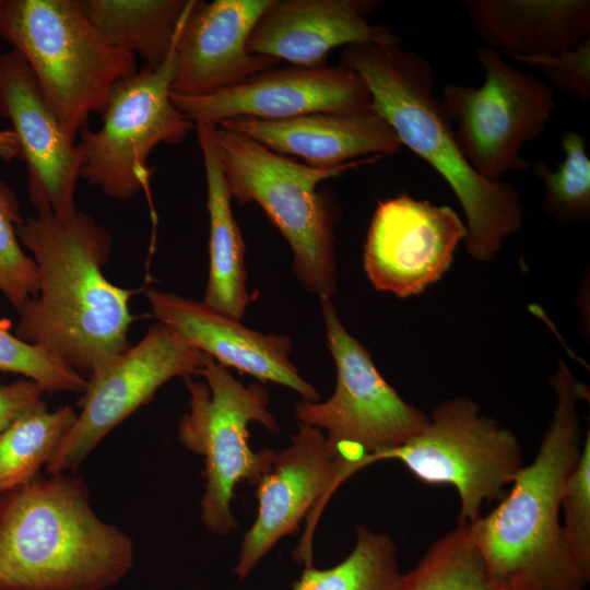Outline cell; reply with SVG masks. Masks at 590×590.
Returning a JSON list of instances; mask_svg holds the SVG:
<instances>
[{"instance_id":"13","label":"cell","mask_w":590,"mask_h":590,"mask_svg":"<svg viewBox=\"0 0 590 590\" xmlns=\"http://www.w3.org/2000/svg\"><path fill=\"white\" fill-rule=\"evenodd\" d=\"M340 465L321 429L300 424L291 444L274 457L257 485L258 511L245 533L234 574L244 580L284 536L297 530L309 512L295 558L311 565L312 531L330 495L339 487Z\"/></svg>"},{"instance_id":"11","label":"cell","mask_w":590,"mask_h":590,"mask_svg":"<svg viewBox=\"0 0 590 590\" xmlns=\"http://www.w3.org/2000/svg\"><path fill=\"white\" fill-rule=\"evenodd\" d=\"M475 54L485 71L482 86L447 83L441 101L468 162L485 179L500 181L506 173L532 168L520 150L544 131L555 108L554 90L507 64L495 49L482 46Z\"/></svg>"},{"instance_id":"5","label":"cell","mask_w":590,"mask_h":590,"mask_svg":"<svg viewBox=\"0 0 590 590\" xmlns=\"http://www.w3.org/2000/svg\"><path fill=\"white\" fill-rule=\"evenodd\" d=\"M0 38L27 62L67 137L76 142L114 86L138 72L137 57L111 45L80 0H0Z\"/></svg>"},{"instance_id":"29","label":"cell","mask_w":590,"mask_h":590,"mask_svg":"<svg viewBox=\"0 0 590 590\" xmlns=\"http://www.w3.org/2000/svg\"><path fill=\"white\" fill-rule=\"evenodd\" d=\"M0 317V370L36 381L48 393H83L88 380L45 349L27 343L10 331Z\"/></svg>"},{"instance_id":"21","label":"cell","mask_w":590,"mask_h":590,"mask_svg":"<svg viewBox=\"0 0 590 590\" xmlns=\"http://www.w3.org/2000/svg\"><path fill=\"white\" fill-rule=\"evenodd\" d=\"M467 8L480 40L509 58L558 55L590 39L589 0H470Z\"/></svg>"},{"instance_id":"26","label":"cell","mask_w":590,"mask_h":590,"mask_svg":"<svg viewBox=\"0 0 590 590\" xmlns=\"http://www.w3.org/2000/svg\"><path fill=\"white\" fill-rule=\"evenodd\" d=\"M401 590H498L487 575L469 527L457 524L434 541L406 574Z\"/></svg>"},{"instance_id":"32","label":"cell","mask_w":590,"mask_h":590,"mask_svg":"<svg viewBox=\"0 0 590 590\" xmlns=\"http://www.w3.org/2000/svg\"><path fill=\"white\" fill-rule=\"evenodd\" d=\"M45 393L40 385L27 378L0 385V433L23 414L45 404Z\"/></svg>"},{"instance_id":"33","label":"cell","mask_w":590,"mask_h":590,"mask_svg":"<svg viewBox=\"0 0 590 590\" xmlns=\"http://www.w3.org/2000/svg\"><path fill=\"white\" fill-rule=\"evenodd\" d=\"M21 158L19 140L12 129H0V160L11 162Z\"/></svg>"},{"instance_id":"10","label":"cell","mask_w":590,"mask_h":590,"mask_svg":"<svg viewBox=\"0 0 590 590\" xmlns=\"http://www.w3.org/2000/svg\"><path fill=\"white\" fill-rule=\"evenodd\" d=\"M174 52L158 67H143L113 88L96 131L80 133V178L108 198L129 200L148 188V157L161 143L176 145L196 128L172 102Z\"/></svg>"},{"instance_id":"14","label":"cell","mask_w":590,"mask_h":590,"mask_svg":"<svg viewBox=\"0 0 590 590\" xmlns=\"http://www.w3.org/2000/svg\"><path fill=\"white\" fill-rule=\"evenodd\" d=\"M465 237L467 226L450 206L402 193L377 205L364 245V269L378 291L417 295L449 270Z\"/></svg>"},{"instance_id":"4","label":"cell","mask_w":590,"mask_h":590,"mask_svg":"<svg viewBox=\"0 0 590 590\" xmlns=\"http://www.w3.org/2000/svg\"><path fill=\"white\" fill-rule=\"evenodd\" d=\"M134 553L94 511L81 477L38 474L0 496V590H106Z\"/></svg>"},{"instance_id":"31","label":"cell","mask_w":590,"mask_h":590,"mask_svg":"<svg viewBox=\"0 0 590 590\" xmlns=\"http://www.w3.org/2000/svg\"><path fill=\"white\" fill-rule=\"evenodd\" d=\"M510 59L538 67L553 90L586 103L590 101V39L558 55Z\"/></svg>"},{"instance_id":"12","label":"cell","mask_w":590,"mask_h":590,"mask_svg":"<svg viewBox=\"0 0 590 590\" xmlns=\"http://www.w3.org/2000/svg\"><path fill=\"white\" fill-rule=\"evenodd\" d=\"M208 355L156 322L102 374L88 380L81 412L47 463L48 474L76 471L116 426L173 378L198 374Z\"/></svg>"},{"instance_id":"16","label":"cell","mask_w":590,"mask_h":590,"mask_svg":"<svg viewBox=\"0 0 590 590\" xmlns=\"http://www.w3.org/2000/svg\"><path fill=\"white\" fill-rule=\"evenodd\" d=\"M0 115L15 133L27 168L28 199L37 214L59 219L75 210L82 150L64 133L25 59L0 55Z\"/></svg>"},{"instance_id":"17","label":"cell","mask_w":590,"mask_h":590,"mask_svg":"<svg viewBox=\"0 0 590 590\" xmlns=\"http://www.w3.org/2000/svg\"><path fill=\"white\" fill-rule=\"evenodd\" d=\"M271 0H191L175 42L173 94L198 97L236 85L276 67L280 60L252 55L249 34Z\"/></svg>"},{"instance_id":"28","label":"cell","mask_w":590,"mask_h":590,"mask_svg":"<svg viewBox=\"0 0 590 590\" xmlns=\"http://www.w3.org/2000/svg\"><path fill=\"white\" fill-rule=\"evenodd\" d=\"M23 220L16 194L0 180V291L16 309L39 290L36 263L24 252L16 234Z\"/></svg>"},{"instance_id":"15","label":"cell","mask_w":590,"mask_h":590,"mask_svg":"<svg viewBox=\"0 0 590 590\" xmlns=\"http://www.w3.org/2000/svg\"><path fill=\"white\" fill-rule=\"evenodd\" d=\"M170 98L194 123L215 126L239 117L284 120L316 113L373 109L365 82L341 64L274 67L210 95L189 97L170 92Z\"/></svg>"},{"instance_id":"9","label":"cell","mask_w":590,"mask_h":590,"mask_svg":"<svg viewBox=\"0 0 590 590\" xmlns=\"http://www.w3.org/2000/svg\"><path fill=\"white\" fill-rule=\"evenodd\" d=\"M399 460L421 482L455 487L460 499L457 524H472L485 503L500 500L524 465L517 436L482 415L470 398L445 400L417 435L388 451L361 460L355 472L382 460Z\"/></svg>"},{"instance_id":"23","label":"cell","mask_w":590,"mask_h":590,"mask_svg":"<svg viewBox=\"0 0 590 590\" xmlns=\"http://www.w3.org/2000/svg\"><path fill=\"white\" fill-rule=\"evenodd\" d=\"M90 21L115 47L158 68L175 50L191 0H80Z\"/></svg>"},{"instance_id":"3","label":"cell","mask_w":590,"mask_h":590,"mask_svg":"<svg viewBox=\"0 0 590 590\" xmlns=\"http://www.w3.org/2000/svg\"><path fill=\"white\" fill-rule=\"evenodd\" d=\"M339 64L362 78L373 108L401 144L451 188L465 215L467 252L479 262L492 261L504 239L521 228L520 198L508 182L482 177L463 155L442 101L435 95L432 64L400 45L377 44L344 47Z\"/></svg>"},{"instance_id":"2","label":"cell","mask_w":590,"mask_h":590,"mask_svg":"<svg viewBox=\"0 0 590 590\" xmlns=\"http://www.w3.org/2000/svg\"><path fill=\"white\" fill-rule=\"evenodd\" d=\"M551 386L556 403L535 459L522 467L495 509L468 524L498 590H583L589 582L559 522L563 488L582 446L578 402L585 387L563 361Z\"/></svg>"},{"instance_id":"19","label":"cell","mask_w":590,"mask_h":590,"mask_svg":"<svg viewBox=\"0 0 590 590\" xmlns=\"http://www.w3.org/2000/svg\"><path fill=\"white\" fill-rule=\"evenodd\" d=\"M376 0H271L252 27L247 51L293 66L326 64L340 46L400 45L388 27L371 24Z\"/></svg>"},{"instance_id":"7","label":"cell","mask_w":590,"mask_h":590,"mask_svg":"<svg viewBox=\"0 0 590 590\" xmlns=\"http://www.w3.org/2000/svg\"><path fill=\"white\" fill-rule=\"evenodd\" d=\"M198 375L204 381L184 379L189 411L179 420L178 438L188 450L204 458L203 526L215 535H227L238 527L231 510L236 485L241 481L258 485L274 457L271 449L251 450L248 424L258 422L274 433L279 424L268 410L269 398L262 386H244L209 355Z\"/></svg>"},{"instance_id":"20","label":"cell","mask_w":590,"mask_h":590,"mask_svg":"<svg viewBox=\"0 0 590 590\" xmlns=\"http://www.w3.org/2000/svg\"><path fill=\"white\" fill-rule=\"evenodd\" d=\"M217 126L249 137L275 153L298 156L314 168H333L371 154H394L402 148L393 129L374 108L284 120L239 117Z\"/></svg>"},{"instance_id":"25","label":"cell","mask_w":590,"mask_h":590,"mask_svg":"<svg viewBox=\"0 0 590 590\" xmlns=\"http://www.w3.org/2000/svg\"><path fill=\"white\" fill-rule=\"evenodd\" d=\"M403 580L391 536L359 524L342 562L327 569L306 566L293 590H401Z\"/></svg>"},{"instance_id":"30","label":"cell","mask_w":590,"mask_h":590,"mask_svg":"<svg viewBox=\"0 0 590 590\" xmlns=\"http://www.w3.org/2000/svg\"><path fill=\"white\" fill-rule=\"evenodd\" d=\"M560 508L563 534L575 563L590 579V435L566 479Z\"/></svg>"},{"instance_id":"18","label":"cell","mask_w":590,"mask_h":590,"mask_svg":"<svg viewBox=\"0 0 590 590\" xmlns=\"http://www.w3.org/2000/svg\"><path fill=\"white\" fill-rule=\"evenodd\" d=\"M144 295L158 322L216 363L287 387L305 401H319V392L290 361L293 343L288 337L248 329L239 319L174 293L148 287Z\"/></svg>"},{"instance_id":"24","label":"cell","mask_w":590,"mask_h":590,"mask_svg":"<svg viewBox=\"0 0 590 590\" xmlns=\"http://www.w3.org/2000/svg\"><path fill=\"white\" fill-rule=\"evenodd\" d=\"M76 416L70 405L50 411L45 403L23 414L0 433V496L39 474Z\"/></svg>"},{"instance_id":"27","label":"cell","mask_w":590,"mask_h":590,"mask_svg":"<svg viewBox=\"0 0 590 590\" xmlns=\"http://www.w3.org/2000/svg\"><path fill=\"white\" fill-rule=\"evenodd\" d=\"M564 161L550 169L543 161L532 170L544 185L543 206L559 224L585 222L590 216V158L583 137L566 132L560 140Z\"/></svg>"},{"instance_id":"6","label":"cell","mask_w":590,"mask_h":590,"mask_svg":"<svg viewBox=\"0 0 590 590\" xmlns=\"http://www.w3.org/2000/svg\"><path fill=\"white\" fill-rule=\"evenodd\" d=\"M215 141L232 198L240 204L256 202L264 211L290 244L302 285L320 298H331L337 288L335 214L317 186L376 158L314 168L220 126Z\"/></svg>"},{"instance_id":"8","label":"cell","mask_w":590,"mask_h":590,"mask_svg":"<svg viewBox=\"0 0 590 590\" xmlns=\"http://www.w3.org/2000/svg\"><path fill=\"white\" fill-rule=\"evenodd\" d=\"M320 300L337 385L327 401L303 400L295 404L294 414L300 424L327 432V442L340 465V485L364 458L397 448L417 435L429 416L386 381L368 350L345 330L331 298Z\"/></svg>"},{"instance_id":"22","label":"cell","mask_w":590,"mask_h":590,"mask_svg":"<svg viewBox=\"0 0 590 590\" xmlns=\"http://www.w3.org/2000/svg\"><path fill=\"white\" fill-rule=\"evenodd\" d=\"M206 179L210 219L209 278L203 303L235 319L244 316L250 297L246 287L245 244L234 219L216 141V126L196 122Z\"/></svg>"},{"instance_id":"1","label":"cell","mask_w":590,"mask_h":590,"mask_svg":"<svg viewBox=\"0 0 590 590\" xmlns=\"http://www.w3.org/2000/svg\"><path fill=\"white\" fill-rule=\"evenodd\" d=\"M32 252L39 290L20 309L15 335L40 346L87 380L108 368L130 346L129 308L134 291L103 273L113 240L86 213L75 210L27 216L16 227Z\"/></svg>"}]
</instances>
